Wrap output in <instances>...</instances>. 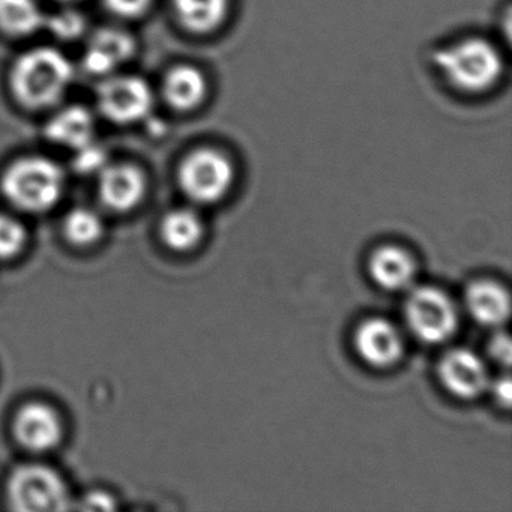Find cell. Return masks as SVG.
I'll list each match as a JSON object with an SVG mask.
<instances>
[{
  "label": "cell",
  "instance_id": "cell-12",
  "mask_svg": "<svg viewBox=\"0 0 512 512\" xmlns=\"http://www.w3.org/2000/svg\"><path fill=\"white\" fill-rule=\"evenodd\" d=\"M134 52L136 43L127 32L101 29L92 37L83 64L94 76H109L119 65L130 61Z\"/></svg>",
  "mask_w": 512,
  "mask_h": 512
},
{
  "label": "cell",
  "instance_id": "cell-11",
  "mask_svg": "<svg viewBox=\"0 0 512 512\" xmlns=\"http://www.w3.org/2000/svg\"><path fill=\"white\" fill-rule=\"evenodd\" d=\"M101 202L115 212H128L142 202L146 193L145 175L131 164L106 166L100 172Z\"/></svg>",
  "mask_w": 512,
  "mask_h": 512
},
{
  "label": "cell",
  "instance_id": "cell-13",
  "mask_svg": "<svg viewBox=\"0 0 512 512\" xmlns=\"http://www.w3.org/2000/svg\"><path fill=\"white\" fill-rule=\"evenodd\" d=\"M209 83L202 70L194 65H178L164 82V97L178 112H191L208 97Z\"/></svg>",
  "mask_w": 512,
  "mask_h": 512
},
{
  "label": "cell",
  "instance_id": "cell-8",
  "mask_svg": "<svg viewBox=\"0 0 512 512\" xmlns=\"http://www.w3.org/2000/svg\"><path fill=\"white\" fill-rule=\"evenodd\" d=\"M17 442L32 452H46L56 448L64 434L59 413L47 403L25 404L13 421Z\"/></svg>",
  "mask_w": 512,
  "mask_h": 512
},
{
  "label": "cell",
  "instance_id": "cell-28",
  "mask_svg": "<svg viewBox=\"0 0 512 512\" xmlns=\"http://www.w3.org/2000/svg\"><path fill=\"white\" fill-rule=\"evenodd\" d=\"M62 2H77V0H62Z\"/></svg>",
  "mask_w": 512,
  "mask_h": 512
},
{
  "label": "cell",
  "instance_id": "cell-3",
  "mask_svg": "<svg viewBox=\"0 0 512 512\" xmlns=\"http://www.w3.org/2000/svg\"><path fill=\"white\" fill-rule=\"evenodd\" d=\"M65 175L58 164L41 157L22 158L2 178L5 197L17 209L41 214L58 205L64 194Z\"/></svg>",
  "mask_w": 512,
  "mask_h": 512
},
{
  "label": "cell",
  "instance_id": "cell-22",
  "mask_svg": "<svg viewBox=\"0 0 512 512\" xmlns=\"http://www.w3.org/2000/svg\"><path fill=\"white\" fill-rule=\"evenodd\" d=\"M46 25L59 40L74 41L85 32L86 20L77 11L65 10L46 20Z\"/></svg>",
  "mask_w": 512,
  "mask_h": 512
},
{
  "label": "cell",
  "instance_id": "cell-15",
  "mask_svg": "<svg viewBox=\"0 0 512 512\" xmlns=\"http://www.w3.org/2000/svg\"><path fill=\"white\" fill-rule=\"evenodd\" d=\"M466 305L476 322L499 326L509 317L511 299L508 292L494 281H476L466 292Z\"/></svg>",
  "mask_w": 512,
  "mask_h": 512
},
{
  "label": "cell",
  "instance_id": "cell-5",
  "mask_svg": "<svg viewBox=\"0 0 512 512\" xmlns=\"http://www.w3.org/2000/svg\"><path fill=\"white\" fill-rule=\"evenodd\" d=\"M178 179L188 199L211 205L229 193L235 182V166L220 149L200 148L182 161Z\"/></svg>",
  "mask_w": 512,
  "mask_h": 512
},
{
  "label": "cell",
  "instance_id": "cell-26",
  "mask_svg": "<svg viewBox=\"0 0 512 512\" xmlns=\"http://www.w3.org/2000/svg\"><path fill=\"white\" fill-rule=\"evenodd\" d=\"M83 508L88 511H113L115 500L106 491H92L82 500Z\"/></svg>",
  "mask_w": 512,
  "mask_h": 512
},
{
  "label": "cell",
  "instance_id": "cell-10",
  "mask_svg": "<svg viewBox=\"0 0 512 512\" xmlns=\"http://www.w3.org/2000/svg\"><path fill=\"white\" fill-rule=\"evenodd\" d=\"M355 349L367 364L377 368L394 365L403 353L400 332L385 319H368L358 326Z\"/></svg>",
  "mask_w": 512,
  "mask_h": 512
},
{
  "label": "cell",
  "instance_id": "cell-7",
  "mask_svg": "<svg viewBox=\"0 0 512 512\" xmlns=\"http://www.w3.org/2000/svg\"><path fill=\"white\" fill-rule=\"evenodd\" d=\"M98 107L115 124H136L151 113L154 95L140 77H110L100 86Z\"/></svg>",
  "mask_w": 512,
  "mask_h": 512
},
{
  "label": "cell",
  "instance_id": "cell-24",
  "mask_svg": "<svg viewBox=\"0 0 512 512\" xmlns=\"http://www.w3.org/2000/svg\"><path fill=\"white\" fill-rule=\"evenodd\" d=\"M107 10L122 19H139L148 13L152 0H104Z\"/></svg>",
  "mask_w": 512,
  "mask_h": 512
},
{
  "label": "cell",
  "instance_id": "cell-16",
  "mask_svg": "<svg viewBox=\"0 0 512 512\" xmlns=\"http://www.w3.org/2000/svg\"><path fill=\"white\" fill-rule=\"evenodd\" d=\"M176 17L193 34H211L224 25L230 0H173Z\"/></svg>",
  "mask_w": 512,
  "mask_h": 512
},
{
  "label": "cell",
  "instance_id": "cell-23",
  "mask_svg": "<svg viewBox=\"0 0 512 512\" xmlns=\"http://www.w3.org/2000/svg\"><path fill=\"white\" fill-rule=\"evenodd\" d=\"M107 166V152L103 146L97 145L92 140L88 145L76 149L73 167L80 175H94L100 173Z\"/></svg>",
  "mask_w": 512,
  "mask_h": 512
},
{
  "label": "cell",
  "instance_id": "cell-14",
  "mask_svg": "<svg viewBox=\"0 0 512 512\" xmlns=\"http://www.w3.org/2000/svg\"><path fill=\"white\" fill-rule=\"evenodd\" d=\"M371 278L386 290H403L415 278V262L407 251L400 247L377 248L368 263Z\"/></svg>",
  "mask_w": 512,
  "mask_h": 512
},
{
  "label": "cell",
  "instance_id": "cell-4",
  "mask_svg": "<svg viewBox=\"0 0 512 512\" xmlns=\"http://www.w3.org/2000/svg\"><path fill=\"white\" fill-rule=\"evenodd\" d=\"M7 497L19 512H55L70 508V494L62 476L44 464H23L8 478Z\"/></svg>",
  "mask_w": 512,
  "mask_h": 512
},
{
  "label": "cell",
  "instance_id": "cell-9",
  "mask_svg": "<svg viewBox=\"0 0 512 512\" xmlns=\"http://www.w3.org/2000/svg\"><path fill=\"white\" fill-rule=\"evenodd\" d=\"M439 376L451 394L467 400L478 397L488 386L484 362L466 349L449 350L440 361Z\"/></svg>",
  "mask_w": 512,
  "mask_h": 512
},
{
  "label": "cell",
  "instance_id": "cell-18",
  "mask_svg": "<svg viewBox=\"0 0 512 512\" xmlns=\"http://www.w3.org/2000/svg\"><path fill=\"white\" fill-rule=\"evenodd\" d=\"M160 233L170 250H193L202 239L203 221L191 209H175L161 221Z\"/></svg>",
  "mask_w": 512,
  "mask_h": 512
},
{
  "label": "cell",
  "instance_id": "cell-27",
  "mask_svg": "<svg viewBox=\"0 0 512 512\" xmlns=\"http://www.w3.org/2000/svg\"><path fill=\"white\" fill-rule=\"evenodd\" d=\"M493 395L500 406L509 407L512 400V386L509 376L499 377V379L493 383Z\"/></svg>",
  "mask_w": 512,
  "mask_h": 512
},
{
  "label": "cell",
  "instance_id": "cell-21",
  "mask_svg": "<svg viewBox=\"0 0 512 512\" xmlns=\"http://www.w3.org/2000/svg\"><path fill=\"white\" fill-rule=\"evenodd\" d=\"M26 244V230L10 215L0 214V259L16 257Z\"/></svg>",
  "mask_w": 512,
  "mask_h": 512
},
{
  "label": "cell",
  "instance_id": "cell-6",
  "mask_svg": "<svg viewBox=\"0 0 512 512\" xmlns=\"http://www.w3.org/2000/svg\"><path fill=\"white\" fill-rule=\"evenodd\" d=\"M407 325L425 343H443L457 329L458 314L454 302L436 287H418L406 301Z\"/></svg>",
  "mask_w": 512,
  "mask_h": 512
},
{
  "label": "cell",
  "instance_id": "cell-17",
  "mask_svg": "<svg viewBox=\"0 0 512 512\" xmlns=\"http://www.w3.org/2000/svg\"><path fill=\"white\" fill-rule=\"evenodd\" d=\"M94 118L83 107H68L47 124L46 134L52 142L76 149L94 140Z\"/></svg>",
  "mask_w": 512,
  "mask_h": 512
},
{
  "label": "cell",
  "instance_id": "cell-1",
  "mask_svg": "<svg viewBox=\"0 0 512 512\" xmlns=\"http://www.w3.org/2000/svg\"><path fill=\"white\" fill-rule=\"evenodd\" d=\"M433 64L449 88L463 94L490 91L505 73V59L493 41L467 37L437 50Z\"/></svg>",
  "mask_w": 512,
  "mask_h": 512
},
{
  "label": "cell",
  "instance_id": "cell-2",
  "mask_svg": "<svg viewBox=\"0 0 512 512\" xmlns=\"http://www.w3.org/2000/svg\"><path fill=\"white\" fill-rule=\"evenodd\" d=\"M71 62L49 47L25 53L11 71V88L23 106L44 109L62 100L73 82Z\"/></svg>",
  "mask_w": 512,
  "mask_h": 512
},
{
  "label": "cell",
  "instance_id": "cell-20",
  "mask_svg": "<svg viewBox=\"0 0 512 512\" xmlns=\"http://www.w3.org/2000/svg\"><path fill=\"white\" fill-rule=\"evenodd\" d=\"M104 224L100 215L89 208H76L64 221V235L76 247H89L100 241Z\"/></svg>",
  "mask_w": 512,
  "mask_h": 512
},
{
  "label": "cell",
  "instance_id": "cell-25",
  "mask_svg": "<svg viewBox=\"0 0 512 512\" xmlns=\"http://www.w3.org/2000/svg\"><path fill=\"white\" fill-rule=\"evenodd\" d=\"M490 353L494 361L505 365V367H509V364H511L512 350L508 335L497 334L496 337L491 340Z\"/></svg>",
  "mask_w": 512,
  "mask_h": 512
},
{
  "label": "cell",
  "instance_id": "cell-19",
  "mask_svg": "<svg viewBox=\"0 0 512 512\" xmlns=\"http://www.w3.org/2000/svg\"><path fill=\"white\" fill-rule=\"evenodd\" d=\"M46 25L37 0H0V29L11 37H29Z\"/></svg>",
  "mask_w": 512,
  "mask_h": 512
}]
</instances>
